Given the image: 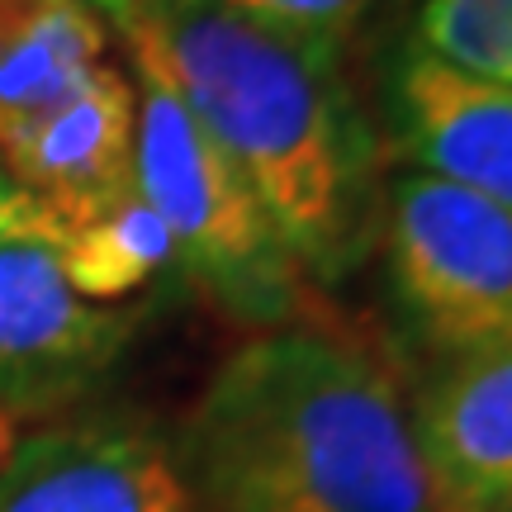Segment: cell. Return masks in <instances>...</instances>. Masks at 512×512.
<instances>
[{
	"instance_id": "6da1fadb",
	"label": "cell",
	"mask_w": 512,
	"mask_h": 512,
	"mask_svg": "<svg viewBox=\"0 0 512 512\" xmlns=\"http://www.w3.org/2000/svg\"><path fill=\"white\" fill-rule=\"evenodd\" d=\"M133 72L157 81L252 185L304 275L342 280L370 247L375 138L342 81L219 0H133L124 19Z\"/></svg>"
},
{
	"instance_id": "7a4b0ae2",
	"label": "cell",
	"mask_w": 512,
	"mask_h": 512,
	"mask_svg": "<svg viewBox=\"0 0 512 512\" xmlns=\"http://www.w3.org/2000/svg\"><path fill=\"white\" fill-rule=\"evenodd\" d=\"M176 460L209 512H432L394 375L299 323L256 332L214 370Z\"/></svg>"
},
{
	"instance_id": "3957f363",
	"label": "cell",
	"mask_w": 512,
	"mask_h": 512,
	"mask_svg": "<svg viewBox=\"0 0 512 512\" xmlns=\"http://www.w3.org/2000/svg\"><path fill=\"white\" fill-rule=\"evenodd\" d=\"M133 185L162 219L176 261L214 304L256 328H290L304 309V266L247 176L181 100L147 76H138Z\"/></svg>"
},
{
	"instance_id": "277c9868",
	"label": "cell",
	"mask_w": 512,
	"mask_h": 512,
	"mask_svg": "<svg viewBox=\"0 0 512 512\" xmlns=\"http://www.w3.org/2000/svg\"><path fill=\"white\" fill-rule=\"evenodd\" d=\"M389 294L441 356L512 347V204L437 176L394 181L380 214Z\"/></svg>"
},
{
	"instance_id": "5b68a950",
	"label": "cell",
	"mask_w": 512,
	"mask_h": 512,
	"mask_svg": "<svg viewBox=\"0 0 512 512\" xmlns=\"http://www.w3.org/2000/svg\"><path fill=\"white\" fill-rule=\"evenodd\" d=\"M133 332V313L91 304L53 252L0 238V408L15 422L53 418L105 380Z\"/></svg>"
},
{
	"instance_id": "8992f818",
	"label": "cell",
	"mask_w": 512,
	"mask_h": 512,
	"mask_svg": "<svg viewBox=\"0 0 512 512\" xmlns=\"http://www.w3.org/2000/svg\"><path fill=\"white\" fill-rule=\"evenodd\" d=\"M0 512H195L176 451L133 418H57L0 465Z\"/></svg>"
},
{
	"instance_id": "52a82bcc",
	"label": "cell",
	"mask_w": 512,
	"mask_h": 512,
	"mask_svg": "<svg viewBox=\"0 0 512 512\" xmlns=\"http://www.w3.org/2000/svg\"><path fill=\"white\" fill-rule=\"evenodd\" d=\"M413 441L432 512H494L512 498V347L456 356L422 389Z\"/></svg>"
},
{
	"instance_id": "ba28073f",
	"label": "cell",
	"mask_w": 512,
	"mask_h": 512,
	"mask_svg": "<svg viewBox=\"0 0 512 512\" xmlns=\"http://www.w3.org/2000/svg\"><path fill=\"white\" fill-rule=\"evenodd\" d=\"M389 100L418 176L512 204V86L456 72L413 43L394 67Z\"/></svg>"
},
{
	"instance_id": "9c48e42d",
	"label": "cell",
	"mask_w": 512,
	"mask_h": 512,
	"mask_svg": "<svg viewBox=\"0 0 512 512\" xmlns=\"http://www.w3.org/2000/svg\"><path fill=\"white\" fill-rule=\"evenodd\" d=\"M138 86L100 62L62 105L0 147V176L48 204H95L133 185Z\"/></svg>"
},
{
	"instance_id": "30bf717a",
	"label": "cell",
	"mask_w": 512,
	"mask_h": 512,
	"mask_svg": "<svg viewBox=\"0 0 512 512\" xmlns=\"http://www.w3.org/2000/svg\"><path fill=\"white\" fill-rule=\"evenodd\" d=\"M105 62V24L86 0H62L0 34V147L43 119Z\"/></svg>"
},
{
	"instance_id": "8fae6325",
	"label": "cell",
	"mask_w": 512,
	"mask_h": 512,
	"mask_svg": "<svg viewBox=\"0 0 512 512\" xmlns=\"http://www.w3.org/2000/svg\"><path fill=\"white\" fill-rule=\"evenodd\" d=\"M418 48L456 72L512 86V0H422Z\"/></svg>"
},
{
	"instance_id": "7c38bea8",
	"label": "cell",
	"mask_w": 512,
	"mask_h": 512,
	"mask_svg": "<svg viewBox=\"0 0 512 512\" xmlns=\"http://www.w3.org/2000/svg\"><path fill=\"white\" fill-rule=\"evenodd\" d=\"M219 5L304 53L342 62L347 43L366 29L380 0H219Z\"/></svg>"
},
{
	"instance_id": "4fadbf2b",
	"label": "cell",
	"mask_w": 512,
	"mask_h": 512,
	"mask_svg": "<svg viewBox=\"0 0 512 512\" xmlns=\"http://www.w3.org/2000/svg\"><path fill=\"white\" fill-rule=\"evenodd\" d=\"M53 5H62V0H0V34L29 24V19H38L43 10H53Z\"/></svg>"
},
{
	"instance_id": "5bb4252c",
	"label": "cell",
	"mask_w": 512,
	"mask_h": 512,
	"mask_svg": "<svg viewBox=\"0 0 512 512\" xmlns=\"http://www.w3.org/2000/svg\"><path fill=\"white\" fill-rule=\"evenodd\" d=\"M15 441H19V422L0 408V465L10 460V451H15Z\"/></svg>"
},
{
	"instance_id": "9a60e30c",
	"label": "cell",
	"mask_w": 512,
	"mask_h": 512,
	"mask_svg": "<svg viewBox=\"0 0 512 512\" xmlns=\"http://www.w3.org/2000/svg\"><path fill=\"white\" fill-rule=\"evenodd\" d=\"M86 5H91V10H100V15H110V19H124L133 0H86Z\"/></svg>"
},
{
	"instance_id": "2e32d148",
	"label": "cell",
	"mask_w": 512,
	"mask_h": 512,
	"mask_svg": "<svg viewBox=\"0 0 512 512\" xmlns=\"http://www.w3.org/2000/svg\"><path fill=\"white\" fill-rule=\"evenodd\" d=\"M494 512H512V498H508V503H503V508H494Z\"/></svg>"
}]
</instances>
